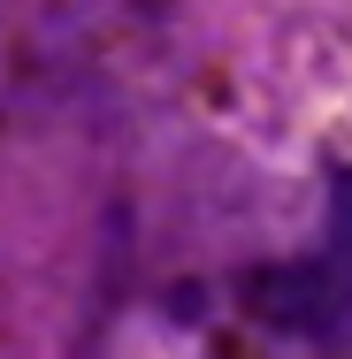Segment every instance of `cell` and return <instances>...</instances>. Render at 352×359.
I'll return each mask as SVG.
<instances>
[{"label":"cell","mask_w":352,"mask_h":359,"mask_svg":"<svg viewBox=\"0 0 352 359\" xmlns=\"http://www.w3.org/2000/svg\"><path fill=\"white\" fill-rule=\"evenodd\" d=\"M245 306L283 344H306V352H345L352 344V168H330L322 237L299 260L261 268L245 283Z\"/></svg>","instance_id":"6da1fadb"}]
</instances>
